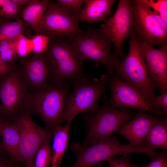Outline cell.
<instances>
[{"mask_svg": "<svg viewBox=\"0 0 167 167\" xmlns=\"http://www.w3.org/2000/svg\"><path fill=\"white\" fill-rule=\"evenodd\" d=\"M1 136L5 150L9 154L11 161H16L19 146V135L12 123L4 120Z\"/></svg>", "mask_w": 167, "mask_h": 167, "instance_id": "21", "label": "cell"}, {"mask_svg": "<svg viewBox=\"0 0 167 167\" xmlns=\"http://www.w3.org/2000/svg\"><path fill=\"white\" fill-rule=\"evenodd\" d=\"M160 119L141 112L134 119L118 130L117 132L124 136L129 144L136 148L144 147V139L152 126Z\"/></svg>", "mask_w": 167, "mask_h": 167, "instance_id": "15", "label": "cell"}, {"mask_svg": "<svg viewBox=\"0 0 167 167\" xmlns=\"http://www.w3.org/2000/svg\"><path fill=\"white\" fill-rule=\"evenodd\" d=\"M53 37L41 34H36L32 39L33 44L32 52L34 54L45 53Z\"/></svg>", "mask_w": 167, "mask_h": 167, "instance_id": "26", "label": "cell"}, {"mask_svg": "<svg viewBox=\"0 0 167 167\" xmlns=\"http://www.w3.org/2000/svg\"><path fill=\"white\" fill-rule=\"evenodd\" d=\"M4 120L2 118H0V136H1L3 126Z\"/></svg>", "mask_w": 167, "mask_h": 167, "instance_id": "36", "label": "cell"}, {"mask_svg": "<svg viewBox=\"0 0 167 167\" xmlns=\"http://www.w3.org/2000/svg\"><path fill=\"white\" fill-rule=\"evenodd\" d=\"M68 38L80 62L88 60L98 61L106 67L108 74H113L118 60L110 51L113 42L98 29L90 27L86 32Z\"/></svg>", "mask_w": 167, "mask_h": 167, "instance_id": "3", "label": "cell"}, {"mask_svg": "<svg viewBox=\"0 0 167 167\" xmlns=\"http://www.w3.org/2000/svg\"><path fill=\"white\" fill-rule=\"evenodd\" d=\"M134 25L131 0H119L113 15L104 21L98 29L103 35L111 39L114 45L113 54L116 57L125 58L122 51L125 40L129 37Z\"/></svg>", "mask_w": 167, "mask_h": 167, "instance_id": "10", "label": "cell"}, {"mask_svg": "<svg viewBox=\"0 0 167 167\" xmlns=\"http://www.w3.org/2000/svg\"><path fill=\"white\" fill-rule=\"evenodd\" d=\"M25 167H35L33 162H31L26 163Z\"/></svg>", "mask_w": 167, "mask_h": 167, "instance_id": "38", "label": "cell"}, {"mask_svg": "<svg viewBox=\"0 0 167 167\" xmlns=\"http://www.w3.org/2000/svg\"><path fill=\"white\" fill-rule=\"evenodd\" d=\"M129 38L128 54L122 62L118 61L115 69V76L122 78L136 87L152 105L155 96L154 89L158 86L148 75L142 51L136 40L133 27Z\"/></svg>", "mask_w": 167, "mask_h": 167, "instance_id": "2", "label": "cell"}, {"mask_svg": "<svg viewBox=\"0 0 167 167\" xmlns=\"http://www.w3.org/2000/svg\"><path fill=\"white\" fill-rule=\"evenodd\" d=\"M21 74L27 85L34 89L44 87L50 74V69L44 53L34 54L23 63Z\"/></svg>", "mask_w": 167, "mask_h": 167, "instance_id": "16", "label": "cell"}, {"mask_svg": "<svg viewBox=\"0 0 167 167\" xmlns=\"http://www.w3.org/2000/svg\"><path fill=\"white\" fill-rule=\"evenodd\" d=\"M0 167H14L6 160L0 158Z\"/></svg>", "mask_w": 167, "mask_h": 167, "instance_id": "35", "label": "cell"}, {"mask_svg": "<svg viewBox=\"0 0 167 167\" xmlns=\"http://www.w3.org/2000/svg\"><path fill=\"white\" fill-rule=\"evenodd\" d=\"M144 146L155 149L159 148L167 150V119H160L155 124L144 139Z\"/></svg>", "mask_w": 167, "mask_h": 167, "instance_id": "20", "label": "cell"}, {"mask_svg": "<svg viewBox=\"0 0 167 167\" xmlns=\"http://www.w3.org/2000/svg\"><path fill=\"white\" fill-rule=\"evenodd\" d=\"M16 50L18 56L25 57L32 51L33 44L31 39H29L22 34L17 37L16 42Z\"/></svg>", "mask_w": 167, "mask_h": 167, "instance_id": "27", "label": "cell"}, {"mask_svg": "<svg viewBox=\"0 0 167 167\" xmlns=\"http://www.w3.org/2000/svg\"><path fill=\"white\" fill-rule=\"evenodd\" d=\"M3 113V107L2 105L0 104V114Z\"/></svg>", "mask_w": 167, "mask_h": 167, "instance_id": "39", "label": "cell"}, {"mask_svg": "<svg viewBox=\"0 0 167 167\" xmlns=\"http://www.w3.org/2000/svg\"><path fill=\"white\" fill-rule=\"evenodd\" d=\"M50 74L55 82L84 77L81 63L68 40L62 36L53 37L44 53Z\"/></svg>", "mask_w": 167, "mask_h": 167, "instance_id": "5", "label": "cell"}, {"mask_svg": "<svg viewBox=\"0 0 167 167\" xmlns=\"http://www.w3.org/2000/svg\"><path fill=\"white\" fill-rule=\"evenodd\" d=\"M110 76L103 75L100 79L90 80L85 76L75 79L73 90L66 101L62 123L72 121L80 113L96 111L99 108L97 101L105 90Z\"/></svg>", "mask_w": 167, "mask_h": 167, "instance_id": "4", "label": "cell"}, {"mask_svg": "<svg viewBox=\"0 0 167 167\" xmlns=\"http://www.w3.org/2000/svg\"><path fill=\"white\" fill-rule=\"evenodd\" d=\"M141 48L146 70L163 94L167 91V46L156 49L142 41L136 35Z\"/></svg>", "mask_w": 167, "mask_h": 167, "instance_id": "14", "label": "cell"}, {"mask_svg": "<svg viewBox=\"0 0 167 167\" xmlns=\"http://www.w3.org/2000/svg\"><path fill=\"white\" fill-rule=\"evenodd\" d=\"M107 84L111 89L110 102L113 107L133 108L159 115L163 114L147 100L138 88L129 83L115 76L110 75Z\"/></svg>", "mask_w": 167, "mask_h": 167, "instance_id": "12", "label": "cell"}, {"mask_svg": "<svg viewBox=\"0 0 167 167\" xmlns=\"http://www.w3.org/2000/svg\"><path fill=\"white\" fill-rule=\"evenodd\" d=\"M136 36L152 46H167V25L160 15L151 10L142 0H131Z\"/></svg>", "mask_w": 167, "mask_h": 167, "instance_id": "8", "label": "cell"}, {"mask_svg": "<svg viewBox=\"0 0 167 167\" xmlns=\"http://www.w3.org/2000/svg\"><path fill=\"white\" fill-rule=\"evenodd\" d=\"M24 25L21 21L5 23L0 27V42L18 37L22 33Z\"/></svg>", "mask_w": 167, "mask_h": 167, "instance_id": "22", "label": "cell"}, {"mask_svg": "<svg viewBox=\"0 0 167 167\" xmlns=\"http://www.w3.org/2000/svg\"><path fill=\"white\" fill-rule=\"evenodd\" d=\"M35 156V167H48L52 160L51 148L49 140L41 146Z\"/></svg>", "mask_w": 167, "mask_h": 167, "instance_id": "24", "label": "cell"}, {"mask_svg": "<svg viewBox=\"0 0 167 167\" xmlns=\"http://www.w3.org/2000/svg\"><path fill=\"white\" fill-rule=\"evenodd\" d=\"M26 83L21 73L13 70L4 76L0 84L3 113H14L21 106L27 94Z\"/></svg>", "mask_w": 167, "mask_h": 167, "instance_id": "13", "label": "cell"}, {"mask_svg": "<svg viewBox=\"0 0 167 167\" xmlns=\"http://www.w3.org/2000/svg\"><path fill=\"white\" fill-rule=\"evenodd\" d=\"M70 148L77 154V157L75 162L68 167H92L116 155L130 153H141L143 151L142 148L121 144L115 135L88 145L74 143L71 145Z\"/></svg>", "mask_w": 167, "mask_h": 167, "instance_id": "7", "label": "cell"}, {"mask_svg": "<svg viewBox=\"0 0 167 167\" xmlns=\"http://www.w3.org/2000/svg\"><path fill=\"white\" fill-rule=\"evenodd\" d=\"M129 153L124 154L120 158L111 157L105 161L110 167H131Z\"/></svg>", "mask_w": 167, "mask_h": 167, "instance_id": "31", "label": "cell"}, {"mask_svg": "<svg viewBox=\"0 0 167 167\" xmlns=\"http://www.w3.org/2000/svg\"><path fill=\"white\" fill-rule=\"evenodd\" d=\"M79 21L52 1L41 21L40 34L67 38L81 35L85 32L79 27Z\"/></svg>", "mask_w": 167, "mask_h": 167, "instance_id": "11", "label": "cell"}, {"mask_svg": "<svg viewBox=\"0 0 167 167\" xmlns=\"http://www.w3.org/2000/svg\"><path fill=\"white\" fill-rule=\"evenodd\" d=\"M0 22H1V19H0Z\"/></svg>", "mask_w": 167, "mask_h": 167, "instance_id": "41", "label": "cell"}, {"mask_svg": "<svg viewBox=\"0 0 167 167\" xmlns=\"http://www.w3.org/2000/svg\"><path fill=\"white\" fill-rule=\"evenodd\" d=\"M18 37L5 40L0 42V55L4 62H12L18 56L16 47Z\"/></svg>", "mask_w": 167, "mask_h": 167, "instance_id": "23", "label": "cell"}, {"mask_svg": "<svg viewBox=\"0 0 167 167\" xmlns=\"http://www.w3.org/2000/svg\"><path fill=\"white\" fill-rule=\"evenodd\" d=\"M2 142H0V155L5 151Z\"/></svg>", "mask_w": 167, "mask_h": 167, "instance_id": "37", "label": "cell"}, {"mask_svg": "<svg viewBox=\"0 0 167 167\" xmlns=\"http://www.w3.org/2000/svg\"><path fill=\"white\" fill-rule=\"evenodd\" d=\"M150 8L157 13L167 25V0H142Z\"/></svg>", "mask_w": 167, "mask_h": 167, "instance_id": "28", "label": "cell"}, {"mask_svg": "<svg viewBox=\"0 0 167 167\" xmlns=\"http://www.w3.org/2000/svg\"><path fill=\"white\" fill-rule=\"evenodd\" d=\"M132 113L126 109L116 110L104 103L93 114L86 116L88 130L84 143L88 145L107 139L127 123Z\"/></svg>", "mask_w": 167, "mask_h": 167, "instance_id": "6", "label": "cell"}, {"mask_svg": "<svg viewBox=\"0 0 167 167\" xmlns=\"http://www.w3.org/2000/svg\"><path fill=\"white\" fill-rule=\"evenodd\" d=\"M10 70V67L7 62L3 61L0 55V74L3 76L6 75Z\"/></svg>", "mask_w": 167, "mask_h": 167, "instance_id": "33", "label": "cell"}, {"mask_svg": "<svg viewBox=\"0 0 167 167\" xmlns=\"http://www.w3.org/2000/svg\"><path fill=\"white\" fill-rule=\"evenodd\" d=\"M152 105L155 108H162L165 113L167 112V92L160 96H155Z\"/></svg>", "mask_w": 167, "mask_h": 167, "instance_id": "32", "label": "cell"}, {"mask_svg": "<svg viewBox=\"0 0 167 167\" xmlns=\"http://www.w3.org/2000/svg\"><path fill=\"white\" fill-rule=\"evenodd\" d=\"M19 9L25 5H27L30 0H12Z\"/></svg>", "mask_w": 167, "mask_h": 167, "instance_id": "34", "label": "cell"}, {"mask_svg": "<svg viewBox=\"0 0 167 167\" xmlns=\"http://www.w3.org/2000/svg\"><path fill=\"white\" fill-rule=\"evenodd\" d=\"M114 0H84V7L79 17V20L92 24L100 20L104 21L112 14Z\"/></svg>", "mask_w": 167, "mask_h": 167, "instance_id": "17", "label": "cell"}, {"mask_svg": "<svg viewBox=\"0 0 167 167\" xmlns=\"http://www.w3.org/2000/svg\"><path fill=\"white\" fill-rule=\"evenodd\" d=\"M3 76L0 74V81L2 79Z\"/></svg>", "mask_w": 167, "mask_h": 167, "instance_id": "40", "label": "cell"}, {"mask_svg": "<svg viewBox=\"0 0 167 167\" xmlns=\"http://www.w3.org/2000/svg\"><path fill=\"white\" fill-rule=\"evenodd\" d=\"M19 9L12 0H0V17L10 18L16 17Z\"/></svg>", "mask_w": 167, "mask_h": 167, "instance_id": "29", "label": "cell"}, {"mask_svg": "<svg viewBox=\"0 0 167 167\" xmlns=\"http://www.w3.org/2000/svg\"><path fill=\"white\" fill-rule=\"evenodd\" d=\"M72 120L67 121L64 126H56L53 133V142L51 148V167H59L68 146L69 129Z\"/></svg>", "mask_w": 167, "mask_h": 167, "instance_id": "18", "label": "cell"}, {"mask_svg": "<svg viewBox=\"0 0 167 167\" xmlns=\"http://www.w3.org/2000/svg\"><path fill=\"white\" fill-rule=\"evenodd\" d=\"M51 1L50 0H30L22 11L23 19L31 27L36 34H40L41 21Z\"/></svg>", "mask_w": 167, "mask_h": 167, "instance_id": "19", "label": "cell"}, {"mask_svg": "<svg viewBox=\"0 0 167 167\" xmlns=\"http://www.w3.org/2000/svg\"><path fill=\"white\" fill-rule=\"evenodd\" d=\"M141 167H167L166 151L163 150L161 152H156L149 163Z\"/></svg>", "mask_w": 167, "mask_h": 167, "instance_id": "30", "label": "cell"}, {"mask_svg": "<svg viewBox=\"0 0 167 167\" xmlns=\"http://www.w3.org/2000/svg\"><path fill=\"white\" fill-rule=\"evenodd\" d=\"M56 2L73 17L79 19L84 0H57Z\"/></svg>", "mask_w": 167, "mask_h": 167, "instance_id": "25", "label": "cell"}, {"mask_svg": "<svg viewBox=\"0 0 167 167\" xmlns=\"http://www.w3.org/2000/svg\"><path fill=\"white\" fill-rule=\"evenodd\" d=\"M12 123L19 135V146L16 161L25 164L33 162L38 149L45 142L53 136V133L37 125L27 112L22 114Z\"/></svg>", "mask_w": 167, "mask_h": 167, "instance_id": "9", "label": "cell"}, {"mask_svg": "<svg viewBox=\"0 0 167 167\" xmlns=\"http://www.w3.org/2000/svg\"><path fill=\"white\" fill-rule=\"evenodd\" d=\"M45 86L33 93H27L22 106L39 116L53 133L60 125L66 105L67 88L63 82Z\"/></svg>", "mask_w": 167, "mask_h": 167, "instance_id": "1", "label": "cell"}]
</instances>
